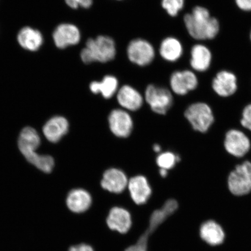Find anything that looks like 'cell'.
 Instances as JSON below:
<instances>
[{
  "instance_id": "obj_4",
  "label": "cell",
  "mask_w": 251,
  "mask_h": 251,
  "mask_svg": "<svg viewBox=\"0 0 251 251\" xmlns=\"http://www.w3.org/2000/svg\"><path fill=\"white\" fill-rule=\"evenodd\" d=\"M228 187L231 194L243 196L251 192V162L238 165L228 177Z\"/></svg>"
},
{
  "instance_id": "obj_5",
  "label": "cell",
  "mask_w": 251,
  "mask_h": 251,
  "mask_svg": "<svg viewBox=\"0 0 251 251\" xmlns=\"http://www.w3.org/2000/svg\"><path fill=\"white\" fill-rule=\"evenodd\" d=\"M145 99L152 111L159 115H165L174 102L170 91L153 84L147 87Z\"/></svg>"
},
{
  "instance_id": "obj_12",
  "label": "cell",
  "mask_w": 251,
  "mask_h": 251,
  "mask_svg": "<svg viewBox=\"0 0 251 251\" xmlns=\"http://www.w3.org/2000/svg\"><path fill=\"white\" fill-rule=\"evenodd\" d=\"M127 187L131 200L138 205L146 204L151 196V187L144 176L131 177L128 180Z\"/></svg>"
},
{
  "instance_id": "obj_18",
  "label": "cell",
  "mask_w": 251,
  "mask_h": 251,
  "mask_svg": "<svg viewBox=\"0 0 251 251\" xmlns=\"http://www.w3.org/2000/svg\"><path fill=\"white\" fill-rule=\"evenodd\" d=\"M117 100L119 105L130 111H136L140 109L144 102L141 94L128 85L124 86L119 90Z\"/></svg>"
},
{
  "instance_id": "obj_6",
  "label": "cell",
  "mask_w": 251,
  "mask_h": 251,
  "mask_svg": "<svg viewBox=\"0 0 251 251\" xmlns=\"http://www.w3.org/2000/svg\"><path fill=\"white\" fill-rule=\"evenodd\" d=\"M127 54L133 64L145 67L151 63L155 58L154 48L148 41L141 39L131 41L127 46Z\"/></svg>"
},
{
  "instance_id": "obj_8",
  "label": "cell",
  "mask_w": 251,
  "mask_h": 251,
  "mask_svg": "<svg viewBox=\"0 0 251 251\" xmlns=\"http://www.w3.org/2000/svg\"><path fill=\"white\" fill-rule=\"evenodd\" d=\"M108 123L112 133L118 137L126 138L130 136L133 130L132 118L123 109L113 110L109 115Z\"/></svg>"
},
{
  "instance_id": "obj_7",
  "label": "cell",
  "mask_w": 251,
  "mask_h": 251,
  "mask_svg": "<svg viewBox=\"0 0 251 251\" xmlns=\"http://www.w3.org/2000/svg\"><path fill=\"white\" fill-rule=\"evenodd\" d=\"M224 147L229 154L236 158H242L250 151L251 143L243 131L231 129L225 135Z\"/></svg>"
},
{
  "instance_id": "obj_25",
  "label": "cell",
  "mask_w": 251,
  "mask_h": 251,
  "mask_svg": "<svg viewBox=\"0 0 251 251\" xmlns=\"http://www.w3.org/2000/svg\"><path fill=\"white\" fill-rule=\"evenodd\" d=\"M25 158L40 171L46 174L51 173L54 168V159L50 155H40L36 152L27 155Z\"/></svg>"
},
{
  "instance_id": "obj_21",
  "label": "cell",
  "mask_w": 251,
  "mask_h": 251,
  "mask_svg": "<svg viewBox=\"0 0 251 251\" xmlns=\"http://www.w3.org/2000/svg\"><path fill=\"white\" fill-rule=\"evenodd\" d=\"M200 233L202 239L210 246H219L225 240L224 229L214 221L204 222L201 226Z\"/></svg>"
},
{
  "instance_id": "obj_15",
  "label": "cell",
  "mask_w": 251,
  "mask_h": 251,
  "mask_svg": "<svg viewBox=\"0 0 251 251\" xmlns=\"http://www.w3.org/2000/svg\"><path fill=\"white\" fill-rule=\"evenodd\" d=\"M69 128L70 124L67 119L62 116H55L46 122L43 131L47 140L56 143L67 134Z\"/></svg>"
},
{
  "instance_id": "obj_26",
  "label": "cell",
  "mask_w": 251,
  "mask_h": 251,
  "mask_svg": "<svg viewBox=\"0 0 251 251\" xmlns=\"http://www.w3.org/2000/svg\"><path fill=\"white\" fill-rule=\"evenodd\" d=\"M180 161V156L172 152H165L159 154L156 158V164L160 168L170 170Z\"/></svg>"
},
{
  "instance_id": "obj_10",
  "label": "cell",
  "mask_w": 251,
  "mask_h": 251,
  "mask_svg": "<svg viewBox=\"0 0 251 251\" xmlns=\"http://www.w3.org/2000/svg\"><path fill=\"white\" fill-rule=\"evenodd\" d=\"M106 222L110 230L125 234L130 230L132 219L127 209L115 206L110 209Z\"/></svg>"
},
{
  "instance_id": "obj_19",
  "label": "cell",
  "mask_w": 251,
  "mask_h": 251,
  "mask_svg": "<svg viewBox=\"0 0 251 251\" xmlns=\"http://www.w3.org/2000/svg\"><path fill=\"white\" fill-rule=\"evenodd\" d=\"M212 60V52L206 46L197 44L191 49L190 65L194 71H206L211 66Z\"/></svg>"
},
{
  "instance_id": "obj_24",
  "label": "cell",
  "mask_w": 251,
  "mask_h": 251,
  "mask_svg": "<svg viewBox=\"0 0 251 251\" xmlns=\"http://www.w3.org/2000/svg\"><path fill=\"white\" fill-rule=\"evenodd\" d=\"M89 87L93 93L101 94L103 98L109 99L117 92L118 81L115 76L107 75L101 81H93Z\"/></svg>"
},
{
  "instance_id": "obj_30",
  "label": "cell",
  "mask_w": 251,
  "mask_h": 251,
  "mask_svg": "<svg viewBox=\"0 0 251 251\" xmlns=\"http://www.w3.org/2000/svg\"><path fill=\"white\" fill-rule=\"evenodd\" d=\"M69 7L77 9L78 7L89 8L93 4V0H65Z\"/></svg>"
},
{
  "instance_id": "obj_2",
  "label": "cell",
  "mask_w": 251,
  "mask_h": 251,
  "mask_svg": "<svg viewBox=\"0 0 251 251\" xmlns=\"http://www.w3.org/2000/svg\"><path fill=\"white\" fill-rule=\"evenodd\" d=\"M117 54L115 41L109 36H99L87 41L80 57L86 64L94 62L106 63L113 60Z\"/></svg>"
},
{
  "instance_id": "obj_29",
  "label": "cell",
  "mask_w": 251,
  "mask_h": 251,
  "mask_svg": "<svg viewBox=\"0 0 251 251\" xmlns=\"http://www.w3.org/2000/svg\"><path fill=\"white\" fill-rule=\"evenodd\" d=\"M240 122L245 128L251 131V103L245 106Z\"/></svg>"
},
{
  "instance_id": "obj_17",
  "label": "cell",
  "mask_w": 251,
  "mask_h": 251,
  "mask_svg": "<svg viewBox=\"0 0 251 251\" xmlns=\"http://www.w3.org/2000/svg\"><path fill=\"white\" fill-rule=\"evenodd\" d=\"M93 199L91 194L83 188H75L68 194L66 203L71 211L82 213L89 210L92 205Z\"/></svg>"
},
{
  "instance_id": "obj_35",
  "label": "cell",
  "mask_w": 251,
  "mask_h": 251,
  "mask_svg": "<svg viewBox=\"0 0 251 251\" xmlns=\"http://www.w3.org/2000/svg\"><path fill=\"white\" fill-rule=\"evenodd\" d=\"M250 39H251V32H250Z\"/></svg>"
},
{
  "instance_id": "obj_27",
  "label": "cell",
  "mask_w": 251,
  "mask_h": 251,
  "mask_svg": "<svg viewBox=\"0 0 251 251\" xmlns=\"http://www.w3.org/2000/svg\"><path fill=\"white\" fill-rule=\"evenodd\" d=\"M184 5V0H162V6L172 17H176Z\"/></svg>"
},
{
  "instance_id": "obj_22",
  "label": "cell",
  "mask_w": 251,
  "mask_h": 251,
  "mask_svg": "<svg viewBox=\"0 0 251 251\" xmlns=\"http://www.w3.org/2000/svg\"><path fill=\"white\" fill-rule=\"evenodd\" d=\"M18 41L24 49L30 51H36L42 45L43 37L39 30L25 27L19 32Z\"/></svg>"
},
{
  "instance_id": "obj_16",
  "label": "cell",
  "mask_w": 251,
  "mask_h": 251,
  "mask_svg": "<svg viewBox=\"0 0 251 251\" xmlns=\"http://www.w3.org/2000/svg\"><path fill=\"white\" fill-rule=\"evenodd\" d=\"M178 204L176 200L170 199L166 201L161 208L155 210L149 219V226L146 230L151 235L158 230L170 216L177 211Z\"/></svg>"
},
{
  "instance_id": "obj_33",
  "label": "cell",
  "mask_w": 251,
  "mask_h": 251,
  "mask_svg": "<svg viewBox=\"0 0 251 251\" xmlns=\"http://www.w3.org/2000/svg\"><path fill=\"white\" fill-rule=\"evenodd\" d=\"M159 174L161 176V177H165L167 176V175L168 174V170H166V169H160L159 170Z\"/></svg>"
},
{
  "instance_id": "obj_3",
  "label": "cell",
  "mask_w": 251,
  "mask_h": 251,
  "mask_svg": "<svg viewBox=\"0 0 251 251\" xmlns=\"http://www.w3.org/2000/svg\"><path fill=\"white\" fill-rule=\"evenodd\" d=\"M184 116L193 129L201 133H206L215 121L211 106L205 102L190 105L185 111Z\"/></svg>"
},
{
  "instance_id": "obj_23",
  "label": "cell",
  "mask_w": 251,
  "mask_h": 251,
  "mask_svg": "<svg viewBox=\"0 0 251 251\" xmlns=\"http://www.w3.org/2000/svg\"><path fill=\"white\" fill-rule=\"evenodd\" d=\"M160 55L165 60L177 61L183 55V48L179 40L169 37L162 41L159 49Z\"/></svg>"
},
{
  "instance_id": "obj_31",
  "label": "cell",
  "mask_w": 251,
  "mask_h": 251,
  "mask_svg": "<svg viewBox=\"0 0 251 251\" xmlns=\"http://www.w3.org/2000/svg\"><path fill=\"white\" fill-rule=\"evenodd\" d=\"M235 3L241 10L251 11V0H235Z\"/></svg>"
},
{
  "instance_id": "obj_32",
  "label": "cell",
  "mask_w": 251,
  "mask_h": 251,
  "mask_svg": "<svg viewBox=\"0 0 251 251\" xmlns=\"http://www.w3.org/2000/svg\"><path fill=\"white\" fill-rule=\"evenodd\" d=\"M68 251H94L93 248L89 244H80L72 246Z\"/></svg>"
},
{
  "instance_id": "obj_1",
  "label": "cell",
  "mask_w": 251,
  "mask_h": 251,
  "mask_svg": "<svg viewBox=\"0 0 251 251\" xmlns=\"http://www.w3.org/2000/svg\"><path fill=\"white\" fill-rule=\"evenodd\" d=\"M184 23L188 33L197 40H212L220 30L218 20L212 17L208 9L197 6L191 13L184 15Z\"/></svg>"
},
{
  "instance_id": "obj_11",
  "label": "cell",
  "mask_w": 251,
  "mask_h": 251,
  "mask_svg": "<svg viewBox=\"0 0 251 251\" xmlns=\"http://www.w3.org/2000/svg\"><path fill=\"white\" fill-rule=\"evenodd\" d=\"M81 34L78 27L73 24H62L56 28L53 39L58 48L64 49L80 42Z\"/></svg>"
},
{
  "instance_id": "obj_20",
  "label": "cell",
  "mask_w": 251,
  "mask_h": 251,
  "mask_svg": "<svg viewBox=\"0 0 251 251\" xmlns=\"http://www.w3.org/2000/svg\"><path fill=\"white\" fill-rule=\"evenodd\" d=\"M18 144L19 149L25 158L36 152L41 144L40 137L34 128L26 127L21 131Z\"/></svg>"
},
{
  "instance_id": "obj_14",
  "label": "cell",
  "mask_w": 251,
  "mask_h": 251,
  "mask_svg": "<svg viewBox=\"0 0 251 251\" xmlns=\"http://www.w3.org/2000/svg\"><path fill=\"white\" fill-rule=\"evenodd\" d=\"M127 176L121 169L111 168L103 173L101 186L103 190L114 194H121L127 187Z\"/></svg>"
},
{
  "instance_id": "obj_13",
  "label": "cell",
  "mask_w": 251,
  "mask_h": 251,
  "mask_svg": "<svg viewBox=\"0 0 251 251\" xmlns=\"http://www.w3.org/2000/svg\"><path fill=\"white\" fill-rule=\"evenodd\" d=\"M212 87L213 91L220 97L231 96L237 90V78L233 72L220 71L213 78Z\"/></svg>"
},
{
  "instance_id": "obj_28",
  "label": "cell",
  "mask_w": 251,
  "mask_h": 251,
  "mask_svg": "<svg viewBox=\"0 0 251 251\" xmlns=\"http://www.w3.org/2000/svg\"><path fill=\"white\" fill-rule=\"evenodd\" d=\"M150 235L144 231L136 244L127 248L125 251H149V241Z\"/></svg>"
},
{
  "instance_id": "obj_9",
  "label": "cell",
  "mask_w": 251,
  "mask_h": 251,
  "mask_svg": "<svg viewBox=\"0 0 251 251\" xmlns=\"http://www.w3.org/2000/svg\"><path fill=\"white\" fill-rule=\"evenodd\" d=\"M170 85L175 94L184 96L197 89L199 85V80L193 71H176L171 75Z\"/></svg>"
},
{
  "instance_id": "obj_34",
  "label": "cell",
  "mask_w": 251,
  "mask_h": 251,
  "mask_svg": "<svg viewBox=\"0 0 251 251\" xmlns=\"http://www.w3.org/2000/svg\"><path fill=\"white\" fill-rule=\"evenodd\" d=\"M153 150L155 152L159 153L161 150V146L159 144H155L153 147Z\"/></svg>"
}]
</instances>
